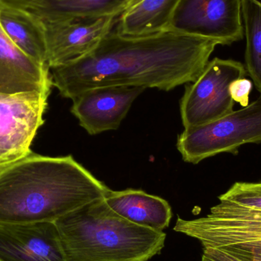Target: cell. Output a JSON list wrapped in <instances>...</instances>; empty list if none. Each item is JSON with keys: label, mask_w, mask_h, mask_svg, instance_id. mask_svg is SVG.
I'll list each match as a JSON object with an SVG mask.
<instances>
[{"label": "cell", "mask_w": 261, "mask_h": 261, "mask_svg": "<svg viewBox=\"0 0 261 261\" xmlns=\"http://www.w3.org/2000/svg\"><path fill=\"white\" fill-rule=\"evenodd\" d=\"M220 41L174 28L147 35L113 30L87 56L50 68L60 94L74 99L99 87L128 86L170 91L194 82Z\"/></svg>", "instance_id": "6da1fadb"}, {"label": "cell", "mask_w": 261, "mask_h": 261, "mask_svg": "<svg viewBox=\"0 0 261 261\" xmlns=\"http://www.w3.org/2000/svg\"><path fill=\"white\" fill-rule=\"evenodd\" d=\"M109 190L70 155L32 151L0 173V225L55 222Z\"/></svg>", "instance_id": "7a4b0ae2"}, {"label": "cell", "mask_w": 261, "mask_h": 261, "mask_svg": "<svg viewBox=\"0 0 261 261\" xmlns=\"http://www.w3.org/2000/svg\"><path fill=\"white\" fill-rule=\"evenodd\" d=\"M55 223L67 261H147L161 254L167 237L124 219L104 198Z\"/></svg>", "instance_id": "3957f363"}, {"label": "cell", "mask_w": 261, "mask_h": 261, "mask_svg": "<svg viewBox=\"0 0 261 261\" xmlns=\"http://www.w3.org/2000/svg\"><path fill=\"white\" fill-rule=\"evenodd\" d=\"M260 142L261 94L248 107L218 120L185 128L176 147L185 162L196 164L221 153L237 154L240 146Z\"/></svg>", "instance_id": "277c9868"}, {"label": "cell", "mask_w": 261, "mask_h": 261, "mask_svg": "<svg viewBox=\"0 0 261 261\" xmlns=\"http://www.w3.org/2000/svg\"><path fill=\"white\" fill-rule=\"evenodd\" d=\"M245 75L246 69L239 61L218 58L208 61L199 77L186 87L181 99L184 128L205 125L233 112L230 87Z\"/></svg>", "instance_id": "5b68a950"}, {"label": "cell", "mask_w": 261, "mask_h": 261, "mask_svg": "<svg viewBox=\"0 0 261 261\" xmlns=\"http://www.w3.org/2000/svg\"><path fill=\"white\" fill-rule=\"evenodd\" d=\"M173 230L197 239L203 248L236 247L261 252V211L257 210L219 202L205 217H178Z\"/></svg>", "instance_id": "8992f818"}, {"label": "cell", "mask_w": 261, "mask_h": 261, "mask_svg": "<svg viewBox=\"0 0 261 261\" xmlns=\"http://www.w3.org/2000/svg\"><path fill=\"white\" fill-rule=\"evenodd\" d=\"M49 95L0 93V165L12 164L32 152L31 145L44 124Z\"/></svg>", "instance_id": "52a82bcc"}, {"label": "cell", "mask_w": 261, "mask_h": 261, "mask_svg": "<svg viewBox=\"0 0 261 261\" xmlns=\"http://www.w3.org/2000/svg\"><path fill=\"white\" fill-rule=\"evenodd\" d=\"M243 0H182L173 28L228 45L243 38Z\"/></svg>", "instance_id": "ba28073f"}, {"label": "cell", "mask_w": 261, "mask_h": 261, "mask_svg": "<svg viewBox=\"0 0 261 261\" xmlns=\"http://www.w3.org/2000/svg\"><path fill=\"white\" fill-rule=\"evenodd\" d=\"M116 17L41 20L45 32L49 68L77 61L95 50L113 30Z\"/></svg>", "instance_id": "9c48e42d"}, {"label": "cell", "mask_w": 261, "mask_h": 261, "mask_svg": "<svg viewBox=\"0 0 261 261\" xmlns=\"http://www.w3.org/2000/svg\"><path fill=\"white\" fill-rule=\"evenodd\" d=\"M144 90L128 86L95 87L72 99L70 111L90 135L116 130Z\"/></svg>", "instance_id": "30bf717a"}, {"label": "cell", "mask_w": 261, "mask_h": 261, "mask_svg": "<svg viewBox=\"0 0 261 261\" xmlns=\"http://www.w3.org/2000/svg\"><path fill=\"white\" fill-rule=\"evenodd\" d=\"M2 261H67L55 222L0 225Z\"/></svg>", "instance_id": "8fae6325"}, {"label": "cell", "mask_w": 261, "mask_h": 261, "mask_svg": "<svg viewBox=\"0 0 261 261\" xmlns=\"http://www.w3.org/2000/svg\"><path fill=\"white\" fill-rule=\"evenodd\" d=\"M52 86L48 66L40 64L20 50L0 24V93L38 92L50 95Z\"/></svg>", "instance_id": "7c38bea8"}, {"label": "cell", "mask_w": 261, "mask_h": 261, "mask_svg": "<svg viewBox=\"0 0 261 261\" xmlns=\"http://www.w3.org/2000/svg\"><path fill=\"white\" fill-rule=\"evenodd\" d=\"M104 199L115 213L140 226L162 231L170 225L171 207L159 196L128 189L122 191L110 190Z\"/></svg>", "instance_id": "4fadbf2b"}, {"label": "cell", "mask_w": 261, "mask_h": 261, "mask_svg": "<svg viewBox=\"0 0 261 261\" xmlns=\"http://www.w3.org/2000/svg\"><path fill=\"white\" fill-rule=\"evenodd\" d=\"M0 24L20 50L40 64L47 65L44 26L37 15L30 11L0 8Z\"/></svg>", "instance_id": "5bb4252c"}, {"label": "cell", "mask_w": 261, "mask_h": 261, "mask_svg": "<svg viewBox=\"0 0 261 261\" xmlns=\"http://www.w3.org/2000/svg\"><path fill=\"white\" fill-rule=\"evenodd\" d=\"M182 0H142L121 14L115 29L122 35L154 33L173 28Z\"/></svg>", "instance_id": "9a60e30c"}, {"label": "cell", "mask_w": 261, "mask_h": 261, "mask_svg": "<svg viewBox=\"0 0 261 261\" xmlns=\"http://www.w3.org/2000/svg\"><path fill=\"white\" fill-rule=\"evenodd\" d=\"M123 0H41L32 13L41 20L89 19L101 17L118 18Z\"/></svg>", "instance_id": "2e32d148"}, {"label": "cell", "mask_w": 261, "mask_h": 261, "mask_svg": "<svg viewBox=\"0 0 261 261\" xmlns=\"http://www.w3.org/2000/svg\"><path fill=\"white\" fill-rule=\"evenodd\" d=\"M244 35L246 38V68L257 90L261 93V2L243 0Z\"/></svg>", "instance_id": "e0dca14e"}, {"label": "cell", "mask_w": 261, "mask_h": 261, "mask_svg": "<svg viewBox=\"0 0 261 261\" xmlns=\"http://www.w3.org/2000/svg\"><path fill=\"white\" fill-rule=\"evenodd\" d=\"M219 202L261 211V182H236Z\"/></svg>", "instance_id": "ac0fdd59"}, {"label": "cell", "mask_w": 261, "mask_h": 261, "mask_svg": "<svg viewBox=\"0 0 261 261\" xmlns=\"http://www.w3.org/2000/svg\"><path fill=\"white\" fill-rule=\"evenodd\" d=\"M252 87V82L245 77L234 81L230 87V93L234 102H239L243 108L248 107Z\"/></svg>", "instance_id": "d6986e66"}, {"label": "cell", "mask_w": 261, "mask_h": 261, "mask_svg": "<svg viewBox=\"0 0 261 261\" xmlns=\"http://www.w3.org/2000/svg\"><path fill=\"white\" fill-rule=\"evenodd\" d=\"M41 0H0V8L31 11Z\"/></svg>", "instance_id": "ffe728a7"}, {"label": "cell", "mask_w": 261, "mask_h": 261, "mask_svg": "<svg viewBox=\"0 0 261 261\" xmlns=\"http://www.w3.org/2000/svg\"><path fill=\"white\" fill-rule=\"evenodd\" d=\"M141 1H142V0H123L122 5H121L120 7H119V12H118V17H119L121 14L123 13L125 11L133 7V6H135V5L138 4V3H140Z\"/></svg>", "instance_id": "44dd1931"}, {"label": "cell", "mask_w": 261, "mask_h": 261, "mask_svg": "<svg viewBox=\"0 0 261 261\" xmlns=\"http://www.w3.org/2000/svg\"><path fill=\"white\" fill-rule=\"evenodd\" d=\"M238 261H261V252H248Z\"/></svg>", "instance_id": "7402d4cb"}, {"label": "cell", "mask_w": 261, "mask_h": 261, "mask_svg": "<svg viewBox=\"0 0 261 261\" xmlns=\"http://www.w3.org/2000/svg\"><path fill=\"white\" fill-rule=\"evenodd\" d=\"M9 164H5V165H0V173H2V172L3 171V170H5V169L6 168V167H8V166L9 165Z\"/></svg>", "instance_id": "603a6c76"}, {"label": "cell", "mask_w": 261, "mask_h": 261, "mask_svg": "<svg viewBox=\"0 0 261 261\" xmlns=\"http://www.w3.org/2000/svg\"><path fill=\"white\" fill-rule=\"evenodd\" d=\"M0 261H2L1 260H0Z\"/></svg>", "instance_id": "cb8c5ba5"}]
</instances>
